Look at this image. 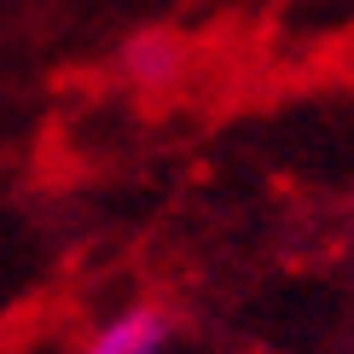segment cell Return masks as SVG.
Here are the masks:
<instances>
[{
  "mask_svg": "<svg viewBox=\"0 0 354 354\" xmlns=\"http://www.w3.org/2000/svg\"><path fill=\"white\" fill-rule=\"evenodd\" d=\"M169 337H174V319L163 308H128V314L105 319L82 354H163Z\"/></svg>",
  "mask_w": 354,
  "mask_h": 354,
  "instance_id": "6da1fadb",
  "label": "cell"
}]
</instances>
